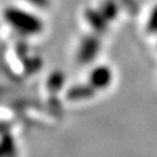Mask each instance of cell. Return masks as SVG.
Here are the masks:
<instances>
[{
  "mask_svg": "<svg viewBox=\"0 0 157 157\" xmlns=\"http://www.w3.org/2000/svg\"><path fill=\"white\" fill-rule=\"evenodd\" d=\"M5 21L11 25L13 29H16L21 32H26V31H35L36 25L35 22L32 24L30 15H27L26 13H22L21 10H17L15 8H10L6 9L5 13L3 14Z\"/></svg>",
  "mask_w": 157,
  "mask_h": 157,
  "instance_id": "obj_1",
  "label": "cell"
}]
</instances>
